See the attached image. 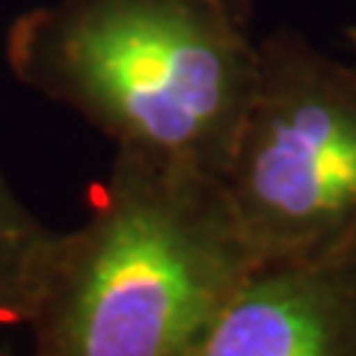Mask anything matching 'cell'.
<instances>
[{"label":"cell","mask_w":356,"mask_h":356,"mask_svg":"<svg viewBox=\"0 0 356 356\" xmlns=\"http://www.w3.org/2000/svg\"><path fill=\"white\" fill-rule=\"evenodd\" d=\"M54 238L57 232L21 202L0 170V330L30 321Z\"/></svg>","instance_id":"5"},{"label":"cell","mask_w":356,"mask_h":356,"mask_svg":"<svg viewBox=\"0 0 356 356\" xmlns=\"http://www.w3.org/2000/svg\"><path fill=\"white\" fill-rule=\"evenodd\" d=\"M6 65L119 152L220 178L259 72L247 0H54L6 33Z\"/></svg>","instance_id":"1"},{"label":"cell","mask_w":356,"mask_h":356,"mask_svg":"<svg viewBox=\"0 0 356 356\" xmlns=\"http://www.w3.org/2000/svg\"><path fill=\"white\" fill-rule=\"evenodd\" d=\"M344 39H348L350 54H353V63H356V27H348V30H344Z\"/></svg>","instance_id":"6"},{"label":"cell","mask_w":356,"mask_h":356,"mask_svg":"<svg viewBox=\"0 0 356 356\" xmlns=\"http://www.w3.org/2000/svg\"><path fill=\"white\" fill-rule=\"evenodd\" d=\"M0 356H15V353H13V350H6V348H3V350H0Z\"/></svg>","instance_id":"7"},{"label":"cell","mask_w":356,"mask_h":356,"mask_svg":"<svg viewBox=\"0 0 356 356\" xmlns=\"http://www.w3.org/2000/svg\"><path fill=\"white\" fill-rule=\"evenodd\" d=\"M247 3H250V0H247Z\"/></svg>","instance_id":"8"},{"label":"cell","mask_w":356,"mask_h":356,"mask_svg":"<svg viewBox=\"0 0 356 356\" xmlns=\"http://www.w3.org/2000/svg\"><path fill=\"white\" fill-rule=\"evenodd\" d=\"M259 264L220 178L116 149L54 238L30 356H187Z\"/></svg>","instance_id":"2"},{"label":"cell","mask_w":356,"mask_h":356,"mask_svg":"<svg viewBox=\"0 0 356 356\" xmlns=\"http://www.w3.org/2000/svg\"><path fill=\"white\" fill-rule=\"evenodd\" d=\"M220 184L259 261L356 238V63L294 30L261 39Z\"/></svg>","instance_id":"3"},{"label":"cell","mask_w":356,"mask_h":356,"mask_svg":"<svg viewBox=\"0 0 356 356\" xmlns=\"http://www.w3.org/2000/svg\"><path fill=\"white\" fill-rule=\"evenodd\" d=\"M187 356H356V238L261 261Z\"/></svg>","instance_id":"4"}]
</instances>
